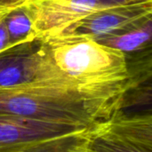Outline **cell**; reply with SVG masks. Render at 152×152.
<instances>
[{
	"label": "cell",
	"instance_id": "6da1fadb",
	"mask_svg": "<svg viewBox=\"0 0 152 152\" xmlns=\"http://www.w3.org/2000/svg\"><path fill=\"white\" fill-rule=\"evenodd\" d=\"M0 115L92 127L110 118L99 105L74 91L59 87L0 90Z\"/></svg>",
	"mask_w": 152,
	"mask_h": 152
},
{
	"label": "cell",
	"instance_id": "7a4b0ae2",
	"mask_svg": "<svg viewBox=\"0 0 152 152\" xmlns=\"http://www.w3.org/2000/svg\"><path fill=\"white\" fill-rule=\"evenodd\" d=\"M45 86L73 91L53 64L43 38L0 52V90Z\"/></svg>",
	"mask_w": 152,
	"mask_h": 152
},
{
	"label": "cell",
	"instance_id": "3957f363",
	"mask_svg": "<svg viewBox=\"0 0 152 152\" xmlns=\"http://www.w3.org/2000/svg\"><path fill=\"white\" fill-rule=\"evenodd\" d=\"M149 0H28L24 4L38 37L58 35L101 10Z\"/></svg>",
	"mask_w": 152,
	"mask_h": 152
},
{
	"label": "cell",
	"instance_id": "277c9868",
	"mask_svg": "<svg viewBox=\"0 0 152 152\" xmlns=\"http://www.w3.org/2000/svg\"><path fill=\"white\" fill-rule=\"evenodd\" d=\"M151 12L152 0L113 6L86 17L60 34L82 36L99 41L119 34Z\"/></svg>",
	"mask_w": 152,
	"mask_h": 152
},
{
	"label": "cell",
	"instance_id": "5b68a950",
	"mask_svg": "<svg viewBox=\"0 0 152 152\" xmlns=\"http://www.w3.org/2000/svg\"><path fill=\"white\" fill-rule=\"evenodd\" d=\"M86 128L90 127L0 115V151L20 150L33 142Z\"/></svg>",
	"mask_w": 152,
	"mask_h": 152
},
{
	"label": "cell",
	"instance_id": "8992f818",
	"mask_svg": "<svg viewBox=\"0 0 152 152\" xmlns=\"http://www.w3.org/2000/svg\"><path fill=\"white\" fill-rule=\"evenodd\" d=\"M98 42L124 53L130 75L152 61V12L119 34Z\"/></svg>",
	"mask_w": 152,
	"mask_h": 152
},
{
	"label": "cell",
	"instance_id": "52a82bcc",
	"mask_svg": "<svg viewBox=\"0 0 152 152\" xmlns=\"http://www.w3.org/2000/svg\"><path fill=\"white\" fill-rule=\"evenodd\" d=\"M117 112L152 113V61L129 75Z\"/></svg>",
	"mask_w": 152,
	"mask_h": 152
},
{
	"label": "cell",
	"instance_id": "ba28073f",
	"mask_svg": "<svg viewBox=\"0 0 152 152\" xmlns=\"http://www.w3.org/2000/svg\"><path fill=\"white\" fill-rule=\"evenodd\" d=\"M98 125L33 142L19 152H91V142Z\"/></svg>",
	"mask_w": 152,
	"mask_h": 152
},
{
	"label": "cell",
	"instance_id": "9c48e42d",
	"mask_svg": "<svg viewBox=\"0 0 152 152\" xmlns=\"http://www.w3.org/2000/svg\"><path fill=\"white\" fill-rule=\"evenodd\" d=\"M4 22L10 46L38 37L32 19L24 5L6 10Z\"/></svg>",
	"mask_w": 152,
	"mask_h": 152
},
{
	"label": "cell",
	"instance_id": "30bf717a",
	"mask_svg": "<svg viewBox=\"0 0 152 152\" xmlns=\"http://www.w3.org/2000/svg\"><path fill=\"white\" fill-rule=\"evenodd\" d=\"M5 11H0V52L4 49L10 46L9 45V37L6 31L5 22H4V16Z\"/></svg>",
	"mask_w": 152,
	"mask_h": 152
},
{
	"label": "cell",
	"instance_id": "8fae6325",
	"mask_svg": "<svg viewBox=\"0 0 152 152\" xmlns=\"http://www.w3.org/2000/svg\"><path fill=\"white\" fill-rule=\"evenodd\" d=\"M28 0H0V11L9 10L24 4Z\"/></svg>",
	"mask_w": 152,
	"mask_h": 152
},
{
	"label": "cell",
	"instance_id": "7c38bea8",
	"mask_svg": "<svg viewBox=\"0 0 152 152\" xmlns=\"http://www.w3.org/2000/svg\"><path fill=\"white\" fill-rule=\"evenodd\" d=\"M20 150H5V151H0V152H19Z\"/></svg>",
	"mask_w": 152,
	"mask_h": 152
}]
</instances>
